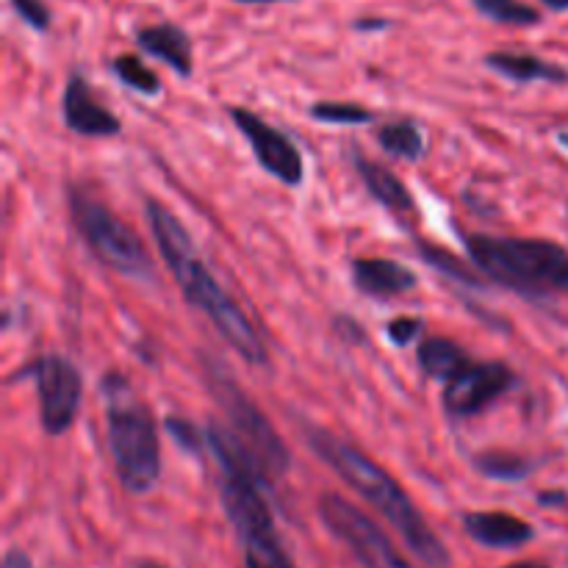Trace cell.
Returning a JSON list of instances; mask_svg holds the SVG:
<instances>
[{
    "instance_id": "obj_1",
    "label": "cell",
    "mask_w": 568,
    "mask_h": 568,
    "mask_svg": "<svg viewBox=\"0 0 568 568\" xmlns=\"http://www.w3.org/2000/svg\"><path fill=\"white\" fill-rule=\"evenodd\" d=\"M148 220L150 227H153L155 244H159L170 272L175 275L183 297H186L194 308H200L209 316L211 325L220 331V336L225 338L247 364H270V353H266L264 338L258 336V331H255V325L250 322V316L239 308L236 300L216 283V277L211 275L209 266H205L203 261H200V255L194 253L192 236H189L186 227L181 225V220H178L166 205H161L159 200H148Z\"/></svg>"
},
{
    "instance_id": "obj_2",
    "label": "cell",
    "mask_w": 568,
    "mask_h": 568,
    "mask_svg": "<svg viewBox=\"0 0 568 568\" xmlns=\"http://www.w3.org/2000/svg\"><path fill=\"white\" fill-rule=\"evenodd\" d=\"M305 438L316 449V455L333 471H338V477L355 494H361L403 536V541L408 544V549L422 564L430 568L449 566V552L442 544V538L433 532L425 516L416 510L414 499L403 491V486L381 464H375L369 455L361 453L349 442H344L342 436H336L331 430H322V427L305 425Z\"/></svg>"
},
{
    "instance_id": "obj_3",
    "label": "cell",
    "mask_w": 568,
    "mask_h": 568,
    "mask_svg": "<svg viewBox=\"0 0 568 568\" xmlns=\"http://www.w3.org/2000/svg\"><path fill=\"white\" fill-rule=\"evenodd\" d=\"M205 444L220 466V491L244 547V568H294L264 499V477L225 425L209 422Z\"/></svg>"
},
{
    "instance_id": "obj_4",
    "label": "cell",
    "mask_w": 568,
    "mask_h": 568,
    "mask_svg": "<svg viewBox=\"0 0 568 568\" xmlns=\"http://www.w3.org/2000/svg\"><path fill=\"white\" fill-rule=\"evenodd\" d=\"M100 392L116 475L131 494H148L161 475V447L153 414L120 372H109L100 383Z\"/></svg>"
},
{
    "instance_id": "obj_5",
    "label": "cell",
    "mask_w": 568,
    "mask_h": 568,
    "mask_svg": "<svg viewBox=\"0 0 568 568\" xmlns=\"http://www.w3.org/2000/svg\"><path fill=\"white\" fill-rule=\"evenodd\" d=\"M471 261L491 281L527 294L568 292V250L547 239L469 236Z\"/></svg>"
},
{
    "instance_id": "obj_6",
    "label": "cell",
    "mask_w": 568,
    "mask_h": 568,
    "mask_svg": "<svg viewBox=\"0 0 568 568\" xmlns=\"http://www.w3.org/2000/svg\"><path fill=\"white\" fill-rule=\"evenodd\" d=\"M70 214L87 247L105 266L128 277H142V281L153 277V258H150L144 242L109 205H103L81 189H72Z\"/></svg>"
},
{
    "instance_id": "obj_7",
    "label": "cell",
    "mask_w": 568,
    "mask_h": 568,
    "mask_svg": "<svg viewBox=\"0 0 568 568\" xmlns=\"http://www.w3.org/2000/svg\"><path fill=\"white\" fill-rule=\"evenodd\" d=\"M209 377L216 403L222 405L227 416V430L242 444L264 483L281 480L288 469V453L272 422L261 414V408L247 397V392H242L225 372L211 369Z\"/></svg>"
},
{
    "instance_id": "obj_8",
    "label": "cell",
    "mask_w": 568,
    "mask_h": 568,
    "mask_svg": "<svg viewBox=\"0 0 568 568\" xmlns=\"http://www.w3.org/2000/svg\"><path fill=\"white\" fill-rule=\"evenodd\" d=\"M320 516L327 530L361 560L364 568H414L364 510L355 508L338 494H325L320 499Z\"/></svg>"
},
{
    "instance_id": "obj_9",
    "label": "cell",
    "mask_w": 568,
    "mask_h": 568,
    "mask_svg": "<svg viewBox=\"0 0 568 568\" xmlns=\"http://www.w3.org/2000/svg\"><path fill=\"white\" fill-rule=\"evenodd\" d=\"M26 372L37 383L42 430L48 436H61L70 430L83 394L81 372L61 355H42Z\"/></svg>"
},
{
    "instance_id": "obj_10",
    "label": "cell",
    "mask_w": 568,
    "mask_h": 568,
    "mask_svg": "<svg viewBox=\"0 0 568 568\" xmlns=\"http://www.w3.org/2000/svg\"><path fill=\"white\" fill-rule=\"evenodd\" d=\"M514 369L503 361H469L455 377L444 386V408L447 414L477 416L497 403L510 386H514Z\"/></svg>"
},
{
    "instance_id": "obj_11",
    "label": "cell",
    "mask_w": 568,
    "mask_h": 568,
    "mask_svg": "<svg viewBox=\"0 0 568 568\" xmlns=\"http://www.w3.org/2000/svg\"><path fill=\"white\" fill-rule=\"evenodd\" d=\"M233 122L242 131V136L253 144V153L258 159V164L270 172L272 178H277L286 186H297L303 183L305 164L300 150L294 148L292 139L286 133H281L277 128H272L270 122L261 120L258 114L247 109H231Z\"/></svg>"
},
{
    "instance_id": "obj_12",
    "label": "cell",
    "mask_w": 568,
    "mask_h": 568,
    "mask_svg": "<svg viewBox=\"0 0 568 568\" xmlns=\"http://www.w3.org/2000/svg\"><path fill=\"white\" fill-rule=\"evenodd\" d=\"M61 111H64L67 128L81 133V136H116L120 133V120L98 103V98L81 75H72L67 83Z\"/></svg>"
},
{
    "instance_id": "obj_13",
    "label": "cell",
    "mask_w": 568,
    "mask_h": 568,
    "mask_svg": "<svg viewBox=\"0 0 568 568\" xmlns=\"http://www.w3.org/2000/svg\"><path fill=\"white\" fill-rule=\"evenodd\" d=\"M460 521L464 530L488 549H516L536 538V530L525 519L503 510H471Z\"/></svg>"
},
{
    "instance_id": "obj_14",
    "label": "cell",
    "mask_w": 568,
    "mask_h": 568,
    "mask_svg": "<svg viewBox=\"0 0 568 568\" xmlns=\"http://www.w3.org/2000/svg\"><path fill=\"white\" fill-rule=\"evenodd\" d=\"M353 281L369 297H399L416 288L414 272L388 258H355Z\"/></svg>"
},
{
    "instance_id": "obj_15",
    "label": "cell",
    "mask_w": 568,
    "mask_h": 568,
    "mask_svg": "<svg viewBox=\"0 0 568 568\" xmlns=\"http://www.w3.org/2000/svg\"><path fill=\"white\" fill-rule=\"evenodd\" d=\"M136 42L144 53L161 59L166 67H172L178 75H192V42H189L183 28L172 26V22L139 28Z\"/></svg>"
},
{
    "instance_id": "obj_16",
    "label": "cell",
    "mask_w": 568,
    "mask_h": 568,
    "mask_svg": "<svg viewBox=\"0 0 568 568\" xmlns=\"http://www.w3.org/2000/svg\"><path fill=\"white\" fill-rule=\"evenodd\" d=\"M355 166H358L364 186L369 189V194L383 209L394 211V214H408V211H414V197H410L408 186L394 172L375 164V161L364 159V155H355Z\"/></svg>"
},
{
    "instance_id": "obj_17",
    "label": "cell",
    "mask_w": 568,
    "mask_h": 568,
    "mask_svg": "<svg viewBox=\"0 0 568 568\" xmlns=\"http://www.w3.org/2000/svg\"><path fill=\"white\" fill-rule=\"evenodd\" d=\"M486 64L491 70H497L499 75L510 78V81L519 83H532V81H549V83H566L568 72L564 67L549 64V61L538 59V55L527 53H488Z\"/></svg>"
},
{
    "instance_id": "obj_18",
    "label": "cell",
    "mask_w": 568,
    "mask_h": 568,
    "mask_svg": "<svg viewBox=\"0 0 568 568\" xmlns=\"http://www.w3.org/2000/svg\"><path fill=\"white\" fill-rule=\"evenodd\" d=\"M416 358H419V366L436 381H449V377L458 375L466 364H469V353L460 347L458 342L444 336L425 338V342L416 347Z\"/></svg>"
},
{
    "instance_id": "obj_19",
    "label": "cell",
    "mask_w": 568,
    "mask_h": 568,
    "mask_svg": "<svg viewBox=\"0 0 568 568\" xmlns=\"http://www.w3.org/2000/svg\"><path fill=\"white\" fill-rule=\"evenodd\" d=\"M377 142H381V148L386 150V153L405 161H416L425 153V136H422L419 125H416L414 120H394L381 125Z\"/></svg>"
},
{
    "instance_id": "obj_20",
    "label": "cell",
    "mask_w": 568,
    "mask_h": 568,
    "mask_svg": "<svg viewBox=\"0 0 568 568\" xmlns=\"http://www.w3.org/2000/svg\"><path fill=\"white\" fill-rule=\"evenodd\" d=\"M475 469L480 471V475L491 477V480H499V483H519L525 480L527 475L532 471V466L527 464L525 458H519V455H510V453H480L475 458Z\"/></svg>"
},
{
    "instance_id": "obj_21",
    "label": "cell",
    "mask_w": 568,
    "mask_h": 568,
    "mask_svg": "<svg viewBox=\"0 0 568 568\" xmlns=\"http://www.w3.org/2000/svg\"><path fill=\"white\" fill-rule=\"evenodd\" d=\"M111 70H114V75L120 78L125 87L136 89V92H142V94H159V89H161L159 75H155V72L150 70L142 59H136V55H131V53L116 55V59L111 61Z\"/></svg>"
},
{
    "instance_id": "obj_22",
    "label": "cell",
    "mask_w": 568,
    "mask_h": 568,
    "mask_svg": "<svg viewBox=\"0 0 568 568\" xmlns=\"http://www.w3.org/2000/svg\"><path fill=\"white\" fill-rule=\"evenodd\" d=\"M475 6L488 20L505 22V26H536V22H541V14L521 0H475Z\"/></svg>"
},
{
    "instance_id": "obj_23",
    "label": "cell",
    "mask_w": 568,
    "mask_h": 568,
    "mask_svg": "<svg viewBox=\"0 0 568 568\" xmlns=\"http://www.w3.org/2000/svg\"><path fill=\"white\" fill-rule=\"evenodd\" d=\"M311 116L333 125H364L375 120V114L358 103H316L311 105Z\"/></svg>"
},
{
    "instance_id": "obj_24",
    "label": "cell",
    "mask_w": 568,
    "mask_h": 568,
    "mask_svg": "<svg viewBox=\"0 0 568 568\" xmlns=\"http://www.w3.org/2000/svg\"><path fill=\"white\" fill-rule=\"evenodd\" d=\"M164 427H166V433L175 438V444L183 449V453H189V455L203 453L205 436L200 433L197 425H192L189 419H181V416H170V419L164 422Z\"/></svg>"
},
{
    "instance_id": "obj_25",
    "label": "cell",
    "mask_w": 568,
    "mask_h": 568,
    "mask_svg": "<svg viewBox=\"0 0 568 568\" xmlns=\"http://www.w3.org/2000/svg\"><path fill=\"white\" fill-rule=\"evenodd\" d=\"M419 253H425L427 264L436 266V270H442V272H447L449 277H458V281H466V283H477L475 275H471V272L466 270V266L460 264L453 253H447V250L430 247V244H419Z\"/></svg>"
},
{
    "instance_id": "obj_26",
    "label": "cell",
    "mask_w": 568,
    "mask_h": 568,
    "mask_svg": "<svg viewBox=\"0 0 568 568\" xmlns=\"http://www.w3.org/2000/svg\"><path fill=\"white\" fill-rule=\"evenodd\" d=\"M17 14L28 22L37 31H48L50 28V9L42 3V0H11Z\"/></svg>"
},
{
    "instance_id": "obj_27",
    "label": "cell",
    "mask_w": 568,
    "mask_h": 568,
    "mask_svg": "<svg viewBox=\"0 0 568 568\" xmlns=\"http://www.w3.org/2000/svg\"><path fill=\"white\" fill-rule=\"evenodd\" d=\"M419 333H422V320H416V316H399V320L388 322V338H392L394 344H399V347L414 342Z\"/></svg>"
},
{
    "instance_id": "obj_28",
    "label": "cell",
    "mask_w": 568,
    "mask_h": 568,
    "mask_svg": "<svg viewBox=\"0 0 568 568\" xmlns=\"http://www.w3.org/2000/svg\"><path fill=\"white\" fill-rule=\"evenodd\" d=\"M3 568H33V564L22 549H9L3 558Z\"/></svg>"
},
{
    "instance_id": "obj_29",
    "label": "cell",
    "mask_w": 568,
    "mask_h": 568,
    "mask_svg": "<svg viewBox=\"0 0 568 568\" xmlns=\"http://www.w3.org/2000/svg\"><path fill=\"white\" fill-rule=\"evenodd\" d=\"M538 503H541L544 508H552V505H566L568 494L566 491H544V494H538Z\"/></svg>"
},
{
    "instance_id": "obj_30",
    "label": "cell",
    "mask_w": 568,
    "mask_h": 568,
    "mask_svg": "<svg viewBox=\"0 0 568 568\" xmlns=\"http://www.w3.org/2000/svg\"><path fill=\"white\" fill-rule=\"evenodd\" d=\"M388 20H358L355 22V28L358 31H377V28H386Z\"/></svg>"
},
{
    "instance_id": "obj_31",
    "label": "cell",
    "mask_w": 568,
    "mask_h": 568,
    "mask_svg": "<svg viewBox=\"0 0 568 568\" xmlns=\"http://www.w3.org/2000/svg\"><path fill=\"white\" fill-rule=\"evenodd\" d=\"M544 6H549L552 11H566L568 9V0H544Z\"/></svg>"
},
{
    "instance_id": "obj_32",
    "label": "cell",
    "mask_w": 568,
    "mask_h": 568,
    "mask_svg": "<svg viewBox=\"0 0 568 568\" xmlns=\"http://www.w3.org/2000/svg\"><path fill=\"white\" fill-rule=\"evenodd\" d=\"M505 568H549V566L538 564V560H525V564H514V566H505Z\"/></svg>"
},
{
    "instance_id": "obj_33",
    "label": "cell",
    "mask_w": 568,
    "mask_h": 568,
    "mask_svg": "<svg viewBox=\"0 0 568 568\" xmlns=\"http://www.w3.org/2000/svg\"><path fill=\"white\" fill-rule=\"evenodd\" d=\"M239 3H277V0H239Z\"/></svg>"
},
{
    "instance_id": "obj_34",
    "label": "cell",
    "mask_w": 568,
    "mask_h": 568,
    "mask_svg": "<svg viewBox=\"0 0 568 568\" xmlns=\"http://www.w3.org/2000/svg\"><path fill=\"white\" fill-rule=\"evenodd\" d=\"M558 142L564 144V148H568V133H560V136H558Z\"/></svg>"
},
{
    "instance_id": "obj_35",
    "label": "cell",
    "mask_w": 568,
    "mask_h": 568,
    "mask_svg": "<svg viewBox=\"0 0 568 568\" xmlns=\"http://www.w3.org/2000/svg\"><path fill=\"white\" fill-rule=\"evenodd\" d=\"M139 568H164V566H159V564H142Z\"/></svg>"
}]
</instances>
